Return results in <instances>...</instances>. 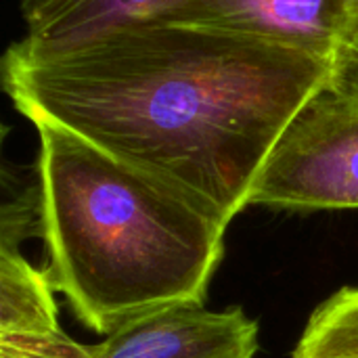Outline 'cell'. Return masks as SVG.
<instances>
[{"label":"cell","mask_w":358,"mask_h":358,"mask_svg":"<svg viewBox=\"0 0 358 358\" xmlns=\"http://www.w3.org/2000/svg\"><path fill=\"white\" fill-rule=\"evenodd\" d=\"M357 34H358V0H357ZM357 34H355V36H357Z\"/></svg>","instance_id":"10"},{"label":"cell","mask_w":358,"mask_h":358,"mask_svg":"<svg viewBox=\"0 0 358 358\" xmlns=\"http://www.w3.org/2000/svg\"><path fill=\"white\" fill-rule=\"evenodd\" d=\"M250 206L358 210V99L327 84L292 117L268 153Z\"/></svg>","instance_id":"3"},{"label":"cell","mask_w":358,"mask_h":358,"mask_svg":"<svg viewBox=\"0 0 358 358\" xmlns=\"http://www.w3.org/2000/svg\"><path fill=\"white\" fill-rule=\"evenodd\" d=\"M162 17L266 40L331 65L357 34V0H180Z\"/></svg>","instance_id":"4"},{"label":"cell","mask_w":358,"mask_h":358,"mask_svg":"<svg viewBox=\"0 0 358 358\" xmlns=\"http://www.w3.org/2000/svg\"><path fill=\"white\" fill-rule=\"evenodd\" d=\"M292 358H358V285L342 287L313 313Z\"/></svg>","instance_id":"8"},{"label":"cell","mask_w":358,"mask_h":358,"mask_svg":"<svg viewBox=\"0 0 358 358\" xmlns=\"http://www.w3.org/2000/svg\"><path fill=\"white\" fill-rule=\"evenodd\" d=\"M331 84L358 99V34L342 52Z\"/></svg>","instance_id":"9"},{"label":"cell","mask_w":358,"mask_h":358,"mask_svg":"<svg viewBox=\"0 0 358 358\" xmlns=\"http://www.w3.org/2000/svg\"><path fill=\"white\" fill-rule=\"evenodd\" d=\"M46 275L96 334L203 302L229 222L193 195L52 124H36Z\"/></svg>","instance_id":"2"},{"label":"cell","mask_w":358,"mask_h":358,"mask_svg":"<svg viewBox=\"0 0 358 358\" xmlns=\"http://www.w3.org/2000/svg\"><path fill=\"white\" fill-rule=\"evenodd\" d=\"M258 325L241 310L182 302L147 313L88 346L86 358H254Z\"/></svg>","instance_id":"5"},{"label":"cell","mask_w":358,"mask_h":358,"mask_svg":"<svg viewBox=\"0 0 358 358\" xmlns=\"http://www.w3.org/2000/svg\"><path fill=\"white\" fill-rule=\"evenodd\" d=\"M55 287L17 250H0V358H86L88 346L59 325Z\"/></svg>","instance_id":"6"},{"label":"cell","mask_w":358,"mask_h":358,"mask_svg":"<svg viewBox=\"0 0 358 358\" xmlns=\"http://www.w3.org/2000/svg\"><path fill=\"white\" fill-rule=\"evenodd\" d=\"M336 65L227 29L153 17L2 57V88L36 124L59 126L193 195L229 224L298 109Z\"/></svg>","instance_id":"1"},{"label":"cell","mask_w":358,"mask_h":358,"mask_svg":"<svg viewBox=\"0 0 358 358\" xmlns=\"http://www.w3.org/2000/svg\"><path fill=\"white\" fill-rule=\"evenodd\" d=\"M180 0H21L27 40L63 46L107 29L166 15Z\"/></svg>","instance_id":"7"}]
</instances>
